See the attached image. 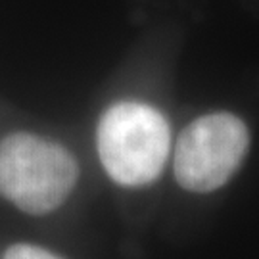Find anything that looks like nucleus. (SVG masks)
Returning <instances> with one entry per match:
<instances>
[{
	"label": "nucleus",
	"mask_w": 259,
	"mask_h": 259,
	"mask_svg": "<svg viewBox=\"0 0 259 259\" xmlns=\"http://www.w3.org/2000/svg\"><path fill=\"white\" fill-rule=\"evenodd\" d=\"M79 165L71 152L33 133L0 140V196L29 215L58 209L73 192Z\"/></svg>",
	"instance_id": "f257e3e1"
},
{
	"label": "nucleus",
	"mask_w": 259,
	"mask_h": 259,
	"mask_svg": "<svg viewBox=\"0 0 259 259\" xmlns=\"http://www.w3.org/2000/svg\"><path fill=\"white\" fill-rule=\"evenodd\" d=\"M171 144L167 119L148 104L117 102L104 111L96 148L111 181L127 188L154 183L165 165Z\"/></svg>",
	"instance_id": "f03ea898"
},
{
	"label": "nucleus",
	"mask_w": 259,
	"mask_h": 259,
	"mask_svg": "<svg viewBox=\"0 0 259 259\" xmlns=\"http://www.w3.org/2000/svg\"><path fill=\"white\" fill-rule=\"evenodd\" d=\"M250 148L246 123L229 111L194 119L177 140L175 179L188 192H213L231 179Z\"/></svg>",
	"instance_id": "7ed1b4c3"
},
{
	"label": "nucleus",
	"mask_w": 259,
	"mask_h": 259,
	"mask_svg": "<svg viewBox=\"0 0 259 259\" xmlns=\"http://www.w3.org/2000/svg\"><path fill=\"white\" fill-rule=\"evenodd\" d=\"M2 259H62L52 251L33 244H14L2 253Z\"/></svg>",
	"instance_id": "20e7f679"
}]
</instances>
